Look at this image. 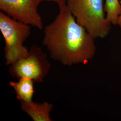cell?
<instances>
[{"instance_id": "6da1fadb", "label": "cell", "mask_w": 121, "mask_h": 121, "mask_svg": "<svg viewBox=\"0 0 121 121\" xmlns=\"http://www.w3.org/2000/svg\"><path fill=\"white\" fill-rule=\"evenodd\" d=\"M59 8L53 22L44 30L42 44L52 59L64 65L85 64L95 56V38L78 23L66 5Z\"/></svg>"}, {"instance_id": "7a4b0ae2", "label": "cell", "mask_w": 121, "mask_h": 121, "mask_svg": "<svg viewBox=\"0 0 121 121\" xmlns=\"http://www.w3.org/2000/svg\"><path fill=\"white\" fill-rule=\"evenodd\" d=\"M66 5L78 23L95 39L108 35L111 23L104 16L103 0H67Z\"/></svg>"}, {"instance_id": "3957f363", "label": "cell", "mask_w": 121, "mask_h": 121, "mask_svg": "<svg viewBox=\"0 0 121 121\" xmlns=\"http://www.w3.org/2000/svg\"><path fill=\"white\" fill-rule=\"evenodd\" d=\"M0 30L4 39L5 64L9 66L28 53L23 44L30 35V26L0 11Z\"/></svg>"}, {"instance_id": "277c9868", "label": "cell", "mask_w": 121, "mask_h": 121, "mask_svg": "<svg viewBox=\"0 0 121 121\" xmlns=\"http://www.w3.org/2000/svg\"><path fill=\"white\" fill-rule=\"evenodd\" d=\"M51 65L47 55L40 47L33 45L26 56L9 66V73L14 78H27L35 82H43Z\"/></svg>"}, {"instance_id": "5b68a950", "label": "cell", "mask_w": 121, "mask_h": 121, "mask_svg": "<svg viewBox=\"0 0 121 121\" xmlns=\"http://www.w3.org/2000/svg\"><path fill=\"white\" fill-rule=\"evenodd\" d=\"M42 1L0 0V9L1 11L16 20L42 30L43 22L38 8Z\"/></svg>"}, {"instance_id": "8992f818", "label": "cell", "mask_w": 121, "mask_h": 121, "mask_svg": "<svg viewBox=\"0 0 121 121\" xmlns=\"http://www.w3.org/2000/svg\"><path fill=\"white\" fill-rule=\"evenodd\" d=\"M53 105L48 102L43 103L21 102L22 110L26 113L34 121H52L50 116Z\"/></svg>"}, {"instance_id": "52a82bcc", "label": "cell", "mask_w": 121, "mask_h": 121, "mask_svg": "<svg viewBox=\"0 0 121 121\" xmlns=\"http://www.w3.org/2000/svg\"><path fill=\"white\" fill-rule=\"evenodd\" d=\"M34 82L29 78H21L16 82H10L9 84L13 88L16 97L20 102H30L32 101L35 93Z\"/></svg>"}, {"instance_id": "ba28073f", "label": "cell", "mask_w": 121, "mask_h": 121, "mask_svg": "<svg viewBox=\"0 0 121 121\" xmlns=\"http://www.w3.org/2000/svg\"><path fill=\"white\" fill-rule=\"evenodd\" d=\"M106 18L112 24L116 25L121 13V5L118 0H106L104 6Z\"/></svg>"}, {"instance_id": "9c48e42d", "label": "cell", "mask_w": 121, "mask_h": 121, "mask_svg": "<svg viewBox=\"0 0 121 121\" xmlns=\"http://www.w3.org/2000/svg\"><path fill=\"white\" fill-rule=\"evenodd\" d=\"M43 1H52L58 4L59 7L66 5V3L67 0H42Z\"/></svg>"}, {"instance_id": "30bf717a", "label": "cell", "mask_w": 121, "mask_h": 121, "mask_svg": "<svg viewBox=\"0 0 121 121\" xmlns=\"http://www.w3.org/2000/svg\"><path fill=\"white\" fill-rule=\"evenodd\" d=\"M117 24L120 26V27L121 28V13L120 14V15L119 16V17H118V20H117Z\"/></svg>"}]
</instances>
